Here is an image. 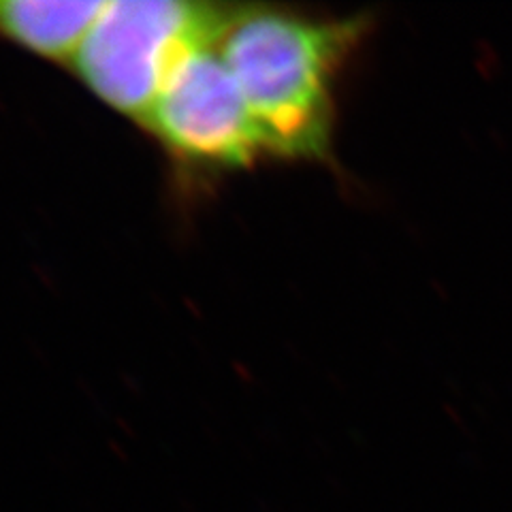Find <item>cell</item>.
<instances>
[{
  "instance_id": "obj_1",
  "label": "cell",
  "mask_w": 512,
  "mask_h": 512,
  "mask_svg": "<svg viewBox=\"0 0 512 512\" xmlns=\"http://www.w3.org/2000/svg\"><path fill=\"white\" fill-rule=\"evenodd\" d=\"M372 15H310L271 5H233L218 50L242 90L265 158L333 163L338 84Z\"/></svg>"
},
{
  "instance_id": "obj_2",
  "label": "cell",
  "mask_w": 512,
  "mask_h": 512,
  "mask_svg": "<svg viewBox=\"0 0 512 512\" xmlns=\"http://www.w3.org/2000/svg\"><path fill=\"white\" fill-rule=\"evenodd\" d=\"M231 9L188 0L105 3L69 69L101 103L141 126L175 64L216 41Z\"/></svg>"
},
{
  "instance_id": "obj_3",
  "label": "cell",
  "mask_w": 512,
  "mask_h": 512,
  "mask_svg": "<svg viewBox=\"0 0 512 512\" xmlns=\"http://www.w3.org/2000/svg\"><path fill=\"white\" fill-rule=\"evenodd\" d=\"M220 37V35H218ZM141 128L190 175L250 169L265 158L250 109L218 39L175 64Z\"/></svg>"
},
{
  "instance_id": "obj_4",
  "label": "cell",
  "mask_w": 512,
  "mask_h": 512,
  "mask_svg": "<svg viewBox=\"0 0 512 512\" xmlns=\"http://www.w3.org/2000/svg\"><path fill=\"white\" fill-rule=\"evenodd\" d=\"M103 7L105 0H0V39L71 67Z\"/></svg>"
}]
</instances>
